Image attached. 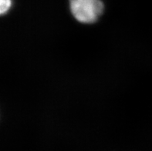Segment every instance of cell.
Segmentation results:
<instances>
[{
	"label": "cell",
	"mask_w": 152,
	"mask_h": 151,
	"mask_svg": "<svg viewBox=\"0 0 152 151\" xmlns=\"http://www.w3.org/2000/svg\"><path fill=\"white\" fill-rule=\"evenodd\" d=\"M69 7L73 17L81 23H94L104 11L101 0H69Z\"/></svg>",
	"instance_id": "6da1fadb"
},
{
	"label": "cell",
	"mask_w": 152,
	"mask_h": 151,
	"mask_svg": "<svg viewBox=\"0 0 152 151\" xmlns=\"http://www.w3.org/2000/svg\"><path fill=\"white\" fill-rule=\"evenodd\" d=\"M12 6V0H0V15L6 14Z\"/></svg>",
	"instance_id": "7a4b0ae2"
}]
</instances>
